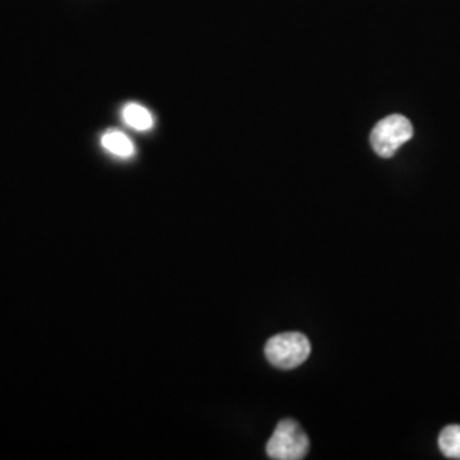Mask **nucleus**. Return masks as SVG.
I'll list each match as a JSON object with an SVG mask.
<instances>
[{"label":"nucleus","instance_id":"1","mask_svg":"<svg viewBox=\"0 0 460 460\" xmlns=\"http://www.w3.org/2000/svg\"><path fill=\"white\" fill-rule=\"evenodd\" d=\"M268 362L281 370L300 367L311 355V341L302 332H281L268 340L264 346Z\"/></svg>","mask_w":460,"mask_h":460},{"label":"nucleus","instance_id":"2","mask_svg":"<svg viewBox=\"0 0 460 460\" xmlns=\"http://www.w3.org/2000/svg\"><path fill=\"white\" fill-rule=\"evenodd\" d=\"M266 452L273 460L304 459L309 452V437L294 420H283L268 440Z\"/></svg>","mask_w":460,"mask_h":460},{"label":"nucleus","instance_id":"3","mask_svg":"<svg viewBox=\"0 0 460 460\" xmlns=\"http://www.w3.org/2000/svg\"><path fill=\"white\" fill-rule=\"evenodd\" d=\"M414 135L412 123L402 115H391L380 119L370 133V144L380 157H393L399 148Z\"/></svg>","mask_w":460,"mask_h":460},{"label":"nucleus","instance_id":"4","mask_svg":"<svg viewBox=\"0 0 460 460\" xmlns=\"http://www.w3.org/2000/svg\"><path fill=\"white\" fill-rule=\"evenodd\" d=\"M101 144L108 152H111L113 155L121 157V159H128L135 154V146H133L132 140L125 133L118 132V130H110V132L104 133L101 138Z\"/></svg>","mask_w":460,"mask_h":460},{"label":"nucleus","instance_id":"5","mask_svg":"<svg viewBox=\"0 0 460 460\" xmlns=\"http://www.w3.org/2000/svg\"><path fill=\"white\" fill-rule=\"evenodd\" d=\"M123 119L128 127H132L138 132H147L154 127V118L150 115L147 108L137 104V102H130L123 108Z\"/></svg>","mask_w":460,"mask_h":460},{"label":"nucleus","instance_id":"6","mask_svg":"<svg viewBox=\"0 0 460 460\" xmlns=\"http://www.w3.org/2000/svg\"><path fill=\"white\" fill-rule=\"evenodd\" d=\"M438 447L447 459L460 460V425H448L438 437Z\"/></svg>","mask_w":460,"mask_h":460}]
</instances>
